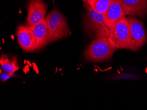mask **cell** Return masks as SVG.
I'll return each instance as SVG.
<instances>
[{
	"mask_svg": "<svg viewBox=\"0 0 147 110\" xmlns=\"http://www.w3.org/2000/svg\"><path fill=\"white\" fill-rule=\"evenodd\" d=\"M84 6L86 12L83 22L85 32L96 38H108L110 29L105 24L104 15L96 12L87 4Z\"/></svg>",
	"mask_w": 147,
	"mask_h": 110,
	"instance_id": "1",
	"label": "cell"
},
{
	"mask_svg": "<svg viewBox=\"0 0 147 110\" xmlns=\"http://www.w3.org/2000/svg\"><path fill=\"white\" fill-rule=\"evenodd\" d=\"M117 50L111 44L108 38H97L88 45L84 56L88 61L100 62L111 59Z\"/></svg>",
	"mask_w": 147,
	"mask_h": 110,
	"instance_id": "2",
	"label": "cell"
},
{
	"mask_svg": "<svg viewBox=\"0 0 147 110\" xmlns=\"http://www.w3.org/2000/svg\"><path fill=\"white\" fill-rule=\"evenodd\" d=\"M46 19L50 35L49 43L61 40L70 34L66 17L57 8L48 15Z\"/></svg>",
	"mask_w": 147,
	"mask_h": 110,
	"instance_id": "3",
	"label": "cell"
},
{
	"mask_svg": "<svg viewBox=\"0 0 147 110\" xmlns=\"http://www.w3.org/2000/svg\"><path fill=\"white\" fill-rule=\"evenodd\" d=\"M108 39L111 44L118 50H129L130 44V31L126 17L119 20L113 25L110 30Z\"/></svg>",
	"mask_w": 147,
	"mask_h": 110,
	"instance_id": "4",
	"label": "cell"
},
{
	"mask_svg": "<svg viewBox=\"0 0 147 110\" xmlns=\"http://www.w3.org/2000/svg\"><path fill=\"white\" fill-rule=\"evenodd\" d=\"M130 31V44L129 50L136 51L147 42V33L144 24L134 17L127 18Z\"/></svg>",
	"mask_w": 147,
	"mask_h": 110,
	"instance_id": "5",
	"label": "cell"
},
{
	"mask_svg": "<svg viewBox=\"0 0 147 110\" xmlns=\"http://www.w3.org/2000/svg\"><path fill=\"white\" fill-rule=\"evenodd\" d=\"M47 4L43 0H30L28 6V25H35L45 19Z\"/></svg>",
	"mask_w": 147,
	"mask_h": 110,
	"instance_id": "6",
	"label": "cell"
},
{
	"mask_svg": "<svg viewBox=\"0 0 147 110\" xmlns=\"http://www.w3.org/2000/svg\"><path fill=\"white\" fill-rule=\"evenodd\" d=\"M104 15L105 24L110 30L119 20L125 18L126 14L122 0H112L109 7Z\"/></svg>",
	"mask_w": 147,
	"mask_h": 110,
	"instance_id": "7",
	"label": "cell"
},
{
	"mask_svg": "<svg viewBox=\"0 0 147 110\" xmlns=\"http://www.w3.org/2000/svg\"><path fill=\"white\" fill-rule=\"evenodd\" d=\"M16 35L20 46L25 51L32 52L36 50V38L28 25H19Z\"/></svg>",
	"mask_w": 147,
	"mask_h": 110,
	"instance_id": "8",
	"label": "cell"
},
{
	"mask_svg": "<svg viewBox=\"0 0 147 110\" xmlns=\"http://www.w3.org/2000/svg\"><path fill=\"white\" fill-rule=\"evenodd\" d=\"M28 26L36 38V50L42 49L49 43L50 35L46 18L35 25Z\"/></svg>",
	"mask_w": 147,
	"mask_h": 110,
	"instance_id": "9",
	"label": "cell"
},
{
	"mask_svg": "<svg viewBox=\"0 0 147 110\" xmlns=\"http://www.w3.org/2000/svg\"><path fill=\"white\" fill-rule=\"evenodd\" d=\"M126 15L144 17L147 14V0H122Z\"/></svg>",
	"mask_w": 147,
	"mask_h": 110,
	"instance_id": "10",
	"label": "cell"
},
{
	"mask_svg": "<svg viewBox=\"0 0 147 110\" xmlns=\"http://www.w3.org/2000/svg\"><path fill=\"white\" fill-rule=\"evenodd\" d=\"M0 63L2 69L11 74H13L20 69L17 59L15 57H12L10 59L6 55H2L0 59Z\"/></svg>",
	"mask_w": 147,
	"mask_h": 110,
	"instance_id": "11",
	"label": "cell"
},
{
	"mask_svg": "<svg viewBox=\"0 0 147 110\" xmlns=\"http://www.w3.org/2000/svg\"><path fill=\"white\" fill-rule=\"evenodd\" d=\"M112 0H92L87 2L90 7L99 13H105Z\"/></svg>",
	"mask_w": 147,
	"mask_h": 110,
	"instance_id": "12",
	"label": "cell"
},
{
	"mask_svg": "<svg viewBox=\"0 0 147 110\" xmlns=\"http://www.w3.org/2000/svg\"><path fill=\"white\" fill-rule=\"evenodd\" d=\"M12 75L9 73L8 74H2L1 75V79L3 81H6V80H8L11 77Z\"/></svg>",
	"mask_w": 147,
	"mask_h": 110,
	"instance_id": "13",
	"label": "cell"
},
{
	"mask_svg": "<svg viewBox=\"0 0 147 110\" xmlns=\"http://www.w3.org/2000/svg\"><path fill=\"white\" fill-rule=\"evenodd\" d=\"M92 1V0H82V1H83L84 3H87L88 1Z\"/></svg>",
	"mask_w": 147,
	"mask_h": 110,
	"instance_id": "14",
	"label": "cell"
},
{
	"mask_svg": "<svg viewBox=\"0 0 147 110\" xmlns=\"http://www.w3.org/2000/svg\"><path fill=\"white\" fill-rule=\"evenodd\" d=\"M52 1H53V3L54 4V1H55V0H52Z\"/></svg>",
	"mask_w": 147,
	"mask_h": 110,
	"instance_id": "15",
	"label": "cell"
}]
</instances>
